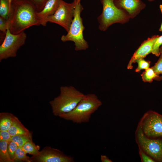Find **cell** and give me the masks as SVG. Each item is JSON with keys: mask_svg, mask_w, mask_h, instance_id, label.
<instances>
[{"mask_svg": "<svg viewBox=\"0 0 162 162\" xmlns=\"http://www.w3.org/2000/svg\"><path fill=\"white\" fill-rule=\"evenodd\" d=\"M76 2H77V3L80 2L81 0H76Z\"/></svg>", "mask_w": 162, "mask_h": 162, "instance_id": "34", "label": "cell"}, {"mask_svg": "<svg viewBox=\"0 0 162 162\" xmlns=\"http://www.w3.org/2000/svg\"><path fill=\"white\" fill-rule=\"evenodd\" d=\"M8 28H9V27L8 20L0 17V35H1L0 42L1 43L5 38L7 29Z\"/></svg>", "mask_w": 162, "mask_h": 162, "instance_id": "23", "label": "cell"}, {"mask_svg": "<svg viewBox=\"0 0 162 162\" xmlns=\"http://www.w3.org/2000/svg\"><path fill=\"white\" fill-rule=\"evenodd\" d=\"M8 0L9 1L10 6L11 8V3H12L13 0Z\"/></svg>", "mask_w": 162, "mask_h": 162, "instance_id": "33", "label": "cell"}, {"mask_svg": "<svg viewBox=\"0 0 162 162\" xmlns=\"http://www.w3.org/2000/svg\"><path fill=\"white\" fill-rule=\"evenodd\" d=\"M14 142L18 147H22L28 141L32 140L31 135H18L11 136V140Z\"/></svg>", "mask_w": 162, "mask_h": 162, "instance_id": "19", "label": "cell"}, {"mask_svg": "<svg viewBox=\"0 0 162 162\" xmlns=\"http://www.w3.org/2000/svg\"><path fill=\"white\" fill-rule=\"evenodd\" d=\"M16 117L10 113H0V131L8 130L14 121Z\"/></svg>", "mask_w": 162, "mask_h": 162, "instance_id": "15", "label": "cell"}, {"mask_svg": "<svg viewBox=\"0 0 162 162\" xmlns=\"http://www.w3.org/2000/svg\"><path fill=\"white\" fill-rule=\"evenodd\" d=\"M138 64L137 67L135 70V72H140L142 70H146L149 68L150 62L146 61L144 58L138 59L135 61Z\"/></svg>", "mask_w": 162, "mask_h": 162, "instance_id": "25", "label": "cell"}, {"mask_svg": "<svg viewBox=\"0 0 162 162\" xmlns=\"http://www.w3.org/2000/svg\"><path fill=\"white\" fill-rule=\"evenodd\" d=\"M34 5L38 12L41 11L48 0H29Z\"/></svg>", "mask_w": 162, "mask_h": 162, "instance_id": "27", "label": "cell"}, {"mask_svg": "<svg viewBox=\"0 0 162 162\" xmlns=\"http://www.w3.org/2000/svg\"><path fill=\"white\" fill-rule=\"evenodd\" d=\"M114 0V1H115V0Z\"/></svg>", "mask_w": 162, "mask_h": 162, "instance_id": "36", "label": "cell"}, {"mask_svg": "<svg viewBox=\"0 0 162 162\" xmlns=\"http://www.w3.org/2000/svg\"><path fill=\"white\" fill-rule=\"evenodd\" d=\"M162 45V35L157 38L154 42L151 51V53L156 56L160 55V48Z\"/></svg>", "mask_w": 162, "mask_h": 162, "instance_id": "24", "label": "cell"}, {"mask_svg": "<svg viewBox=\"0 0 162 162\" xmlns=\"http://www.w3.org/2000/svg\"><path fill=\"white\" fill-rule=\"evenodd\" d=\"M37 12L29 0H14L8 20L10 32L17 34L30 27L40 25Z\"/></svg>", "mask_w": 162, "mask_h": 162, "instance_id": "1", "label": "cell"}, {"mask_svg": "<svg viewBox=\"0 0 162 162\" xmlns=\"http://www.w3.org/2000/svg\"><path fill=\"white\" fill-rule=\"evenodd\" d=\"M8 131L11 136L30 134L28 130L24 127L17 117Z\"/></svg>", "mask_w": 162, "mask_h": 162, "instance_id": "14", "label": "cell"}, {"mask_svg": "<svg viewBox=\"0 0 162 162\" xmlns=\"http://www.w3.org/2000/svg\"><path fill=\"white\" fill-rule=\"evenodd\" d=\"M100 160L102 162H112V161L105 155H101Z\"/></svg>", "mask_w": 162, "mask_h": 162, "instance_id": "30", "label": "cell"}, {"mask_svg": "<svg viewBox=\"0 0 162 162\" xmlns=\"http://www.w3.org/2000/svg\"><path fill=\"white\" fill-rule=\"evenodd\" d=\"M158 76L155 80L160 81L162 80V55L160 57L155 64L152 67Z\"/></svg>", "mask_w": 162, "mask_h": 162, "instance_id": "22", "label": "cell"}, {"mask_svg": "<svg viewBox=\"0 0 162 162\" xmlns=\"http://www.w3.org/2000/svg\"><path fill=\"white\" fill-rule=\"evenodd\" d=\"M60 0H48L42 9L38 12L37 15L40 24L46 26L45 20L47 18L53 15L56 10Z\"/></svg>", "mask_w": 162, "mask_h": 162, "instance_id": "13", "label": "cell"}, {"mask_svg": "<svg viewBox=\"0 0 162 162\" xmlns=\"http://www.w3.org/2000/svg\"><path fill=\"white\" fill-rule=\"evenodd\" d=\"M155 0H148L149 2H152L154 1Z\"/></svg>", "mask_w": 162, "mask_h": 162, "instance_id": "35", "label": "cell"}, {"mask_svg": "<svg viewBox=\"0 0 162 162\" xmlns=\"http://www.w3.org/2000/svg\"><path fill=\"white\" fill-rule=\"evenodd\" d=\"M103 5L101 14L98 17L99 28L104 31L116 23L124 24L128 22L130 17L124 10L115 4L114 0H100Z\"/></svg>", "mask_w": 162, "mask_h": 162, "instance_id": "4", "label": "cell"}, {"mask_svg": "<svg viewBox=\"0 0 162 162\" xmlns=\"http://www.w3.org/2000/svg\"><path fill=\"white\" fill-rule=\"evenodd\" d=\"M8 142L0 141V161L1 162H14L10 158L8 149Z\"/></svg>", "mask_w": 162, "mask_h": 162, "instance_id": "16", "label": "cell"}, {"mask_svg": "<svg viewBox=\"0 0 162 162\" xmlns=\"http://www.w3.org/2000/svg\"><path fill=\"white\" fill-rule=\"evenodd\" d=\"M26 154L23 150L22 147H18L14 154L13 159L14 162H31L30 157L27 156Z\"/></svg>", "mask_w": 162, "mask_h": 162, "instance_id": "20", "label": "cell"}, {"mask_svg": "<svg viewBox=\"0 0 162 162\" xmlns=\"http://www.w3.org/2000/svg\"><path fill=\"white\" fill-rule=\"evenodd\" d=\"M83 9L80 2L76 3L74 18L68 33L61 38V40L63 42L68 41L74 42L75 50L76 51L86 50L89 47L88 42L84 39L83 35L85 27L81 16V13Z\"/></svg>", "mask_w": 162, "mask_h": 162, "instance_id": "5", "label": "cell"}, {"mask_svg": "<svg viewBox=\"0 0 162 162\" xmlns=\"http://www.w3.org/2000/svg\"><path fill=\"white\" fill-rule=\"evenodd\" d=\"M160 11L162 14V5L160 4ZM159 31L162 32V22L161 25V26L159 29Z\"/></svg>", "mask_w": 162, "mask_h": 162, "instance_id": "31", "label": "cell"}, {"mask_svg": "<svg viewBox=\"0 0 162 162\" xmlns=\"http://www.w3.org/2000/svg\"><path fill=\"white\" fill-rule=\"evenodd\" d=\"M158 35L153 36L144 41L135 51L129 61L127 66L128 69L133 68L132 64L138 59L144 58L148 55L151 53L153 44L159 37Z\"/></svg>", "mask_w": 162, "mask_h": 162, "instance_id": "12", "label": "cell"}, {"mask_svg": "<svg viewBox=\"0 0 162 162\" xmlns=\"http://www.w3.org/2000/svg\"><path fill=\"white\" fill-rule=\"evenodd\" d=\"M139 152L142 160L144 162H155L150 157L148 156L140 148Z\"/></svg>", "mask_w": 162, "mask_h": 162, "instance_id": "29", "label": "cell"}, {"mask_svg": "<svg viewBox=\"0 0 162 162\" xmlns=\"http://www.w3.org/2000/svg\"><path fill=\"white\" fill-rule=\"evenodd\" d=\"M31 162H74V158L60 150L49 146L45 147L35 155L30 157Z\"/></svg>", "mask_w": 162, "mask_h": 162, "instance_id": "10", "label": "cell"}, {"mask_svg": "<svg viewBox=\"0 0 162 162\" xmlns=\"http://www.w3.org/2000/svg\"><path fill=\"white\" fill-rule=\"evenodd\" d=\"M160 55H162V45L161 46L160 48Z\"/></svg>", "mask_w": 162, "mask_h": 162, "instance_id": "32", "label": "cell"}, {"mask_svg": "<svg viewBox=\"0 0 162 162\" xmlns=\"http://www.w3.org/2000/svg\"><path fill=\"white\" fill-rule=\"evenodd\" d=\"M101 101L95 94L84 95L76 107L70 112L62 114L60 118L74 123L88 122L92 115L102 105Z\"/></svg>", "mask_w": 162, "mask_h": 162, "instance_id": "2", "label": "cell"}, {"mask_svg": "<svg viewBox=\"0 0 162 162\" xmlns=\"http://www.w3.org/2000/svg\"><path fill=\"white\" fill-rule=\"evenodd\" d=\"M141 75L143 81L145 82H151L158 77L152 67L145 70Z\"/></svg>", "mask_w": 162, "mask_h": 162, "instance_id": "21", "label": "cell"}, {"mask_svg": "<svg viewBox=\"0 0 162 162\" xmlns=\"http://www.w3.org/2000/svg\"><path fill=\"white\" fill-rule=\"evenodd\" d=\"M18 147L14 141L10 140L8 142V152L10 158L13 160L15 152Z\"/></svg>", "mask_w": 162, "mask_h": 162, "instance_id": "26", "label": "cell"}, {"mask_svg": "<svg viewBox=\"0 0 162 162\" xmlns=\"http://www.w3.org/2000/svg\"><path fill=\"white\" fill-rule=\"evenodd\" d=\"M26 38V34L24 31L14 34L8 28L0 46V62L9 58L16 57L17 51L24 44Z\"/></svg>", "mask_w": 162, "mask_h": 162, "instance_id": "7", "label": "cell"}, {"mask_svg": "<svg viewBox=\"0 0 162 162\" xmlns=\"http://www.w3.org/2000/svg\"><path fill=\"white\" fill-rule=\"evenodd\" d=\"M11 136L8 130L0 131V141L9 142L11 140Z\"/></svg>", "mask_w": 162, "mask_h": 162, "instance_id": "28", "label": "cell"}, {"mask_svg": "<svg viewBox=\"0 0 162 162\" xmlns=\"http://www.w3.org/2000/svg\"><path fill=\"white\" fill-rule=\"evenodd\" d=\"M23 150L27 153L32 156L37 154L39 152L40 147L36 145L32 140L26 142L22 147Z\"/></svg>", "mask_w": 162, "mask_h": 162, "instance_id": "17", "label": "cell"}, {"mask_svg": "<svg viewBox=\"0 0 162 162\" xmlns=\"http://www.w3.org/2000/svg\"><path fill=\"white\" fill-rule=\"evenodd\" d=\"M84 95L72 86H61L59 95L50 102L53 114L59 116L62 114L70 112Z\"/></svg>", "mask_w": 162, "mask_h": 162, "instance_id": "3", "label": "cell"}, {"mask_svg": "<svg viewBox=\"0 0 162 162\" xmlns=\"http://www.w3.org/2000/svg\"><path fill=\"white\" fill-rule=\"evenodd\" d=\"M76 3V0L70 3L60 0L55 13L45 20L46 26L48 22L55 23L62 26L68 32L74 18Z\"/></svg>", "mask_w": 162, "mask_h": 162, "instance_id": "6", "label": "cell"}, {"mask_svg": "<svg viewBox=\"0 0 162 162\" xmlns=\"http://www.w3.org/2000/svg\"><path fill=\"white\" fill-rule=\"evenodd\" d=\"M139 126L148 138L162 137V115L152 111L148 112L143 116Z\"/></svg>", "mask_w": 162, "mask_h": 162, "instance_id": "8", "label": "cell"}, {"mask_svg": "<svg viewBox=\"0 0 162 162\" xmlns=\"http://www.w3.org/2000/svg\"><path fill=\"white\" fill-rule=\"evenodd\" d=\"M114 2L118 8L126 11L130 18H134L146 7L141 0H116Z\"/></svg>", "mask_w": 162, "mask_h": 162, "instance_id": "11", "label": "cell"}, {"mask_svg": "<svg viewBox=\"0 0 162 162\" xmlns=\"http://www.w3.org/2000/svg\"><path fill=\"white\" fill-rule=\"evenodd\" d=\"M10 9L8 0H0V17L8 20Z\"/></svg>", "mask_w": 162, "mask_h": 162, "instance_id": "18", "label": "cell"}, {"mask_svg": "<svg viewBox=\"0 0 162 162\" xmlns=\"http://www.w3.org/2000/svg\"><path fill=\"white\" fill-rule=\"evenodd\" d=\"M139 148L146 153L158 160L162 161V140L150 139L146 136L139 126L137 131Z\"/></svg>", "mask_w": 162, "mask_h": 162, "instance_id": "9", "label": "cell"}]
</instances>
